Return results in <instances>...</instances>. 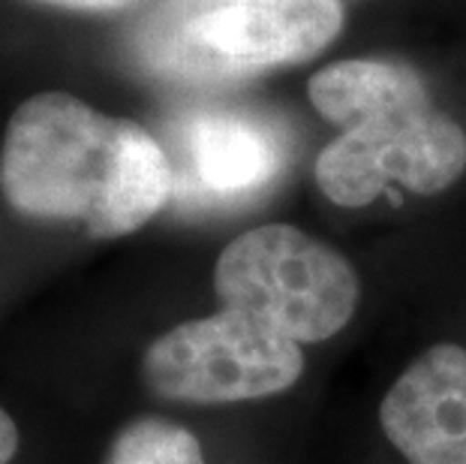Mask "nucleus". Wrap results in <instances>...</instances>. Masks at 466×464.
<instances>
[{
  "mask_svg": "<svg viewBox=\"0 0 466 464\" xmlns=\"http://www.w3.org/2000/svg\"><path fill=\"white\" fill-rule=\"evenodd\" d=\"M0 191L27 217L76 221L94 239H117L163 211L175 196V166L142 124L46 91L9 118Z\"/></svg>",
  "mask_w": 466,
  "mask_h": 464,
  "instance_id": "f257e3e1",
  "label": "nucleus"
},
{
  "mask_svg": "<svg viewBox=\"0 0 466 464\" xmlns=\"http://www.w3.org/2000/svg\"><path fill=\"white\" fill-rule=\"evenodd\" d=\"M343 133L316 157V184L334 205L361 209L391 181L433 196L466 170V133L433 106L424 78L394 61H337L307 85Z\"/></svg>",
  "mask_w": 466,
  "mask_h": 464,
  "instance_id": "f03ea898",
  "label": "nucleus"
},
{
  "mask_svg": "<svg viewBox=\"0 0 466 464\" xmlns=\"http://www.w3.org/2000/svg\"><path fill=\"white\" fill-rule=\"evenodd\" d=\"M340 27V0H154L130 48L166 82L232 85L310 61Z\"/></svg>",
  "mask_w": 466,
  "mask_h": 464,
  "instance_id": "7ed1b4c3",
  "label": "nucleus"
},
{
  "mask_svg": "<svg viewBox=\"0 0 466 464\" xmlns=\"http://www.w3.org/2000/svg\"><path fill=\"white\" fill-rule=\"evenodd\" d=\"M214 290L220 308L250 314L295 344L334 338L361 299L352 263L289 223L256 226L226 244Z\"/></svg>",
  "mask_w": 466,
  "mask_h": 464,
  "instance_id": "20e7f679",
  "label": "nucleus"
},
{
  "mask_svg": "<svg viewBox=\"0 0 466 464\" xmlns=\"http://www.w3.org/2000/svg\"><path fill=\"white\" fill-rule=\"evenodd\" d=\"M147 389L166 401L232 404L280 395L301 380V344L250 314L220 308L187 320L145 350Z\"/></svg>",
  "mask_w": 466,
  "mask_h": 464,
  "instance_id": "39448f33",
  "label": "nucleus"
},
{
  "mask_svg": "<svg viewBox=\"0 0 466 464\" xmlns=\"http://www.w3.org/2000/svg\"><path fill=\"white\" fill-rule=\"evenodd\" d=\"M380 422L410 464H466V350L433 344L385 392Z\"/></svg>",
  "mask_w": 466,
  "mask_h": 464,
  "instance_id": "423d86ee",
  "label": "nucleus"
},
{
  "mask_svg": "<svg viewBox=\"0 0 466 464\" xmlns=\"http://www.w3.org/2000/svg\"><path fill=\"white\" fill-rule=\"evenodd\" d=\"M181 166L205 200H247L283 172L289 142L271 118L241 108H202L177 127Z\"/></svg>",
  "mask_w": 466,
  "mask_h": 464,
  "instance_id": "0eeeda50",
  "label": "nucleus"
},
{
  "mask_svg": "<svg viewBox=\"0 0 466 464\" xmlns=\"http://www.w3.org/2000/svg\"><path fill=\"white\" fill-rule=\"evenodd\" d=\"M106 464H205L199 440L163 419H138L117 434Z\"/></svg>",
  "mask_w": 466,
  "mask_h": 464,
  "instance_id": "6e6552de",
  "label": "nucleus"
},
{
  "mask_svg": "<svg viewBox=\"0 0 466 464\" xmlns=\"http://www.w3.org/2000/svg\"><path fill=\"white\" fill-rule=\"evenodd\" d=\"M15 449H18V428H15L13 417L0 407V464L13 461Z\"/></svg>",
  "mask_w": 466,
  "mask_h": 464,
  "instance_id": "1a4fd4ad",
  "label": "nucleus"
},
{
  "mask_svg": "<svg viewBox=\"0 0 466 464\" xmlns=\"http://www.w3.org/2000/svg\"><path fill=\"white\" fill-rule=\"evenodd\" d=\"M52 6H66V9H87V13H103V9H121L130 0H43Z\"/></svg>",
  "mask_w": 466,
  "mask_h": 464,
  "instance_id": "9d476101",
  "label": "nucleus"
}]
</instances>
